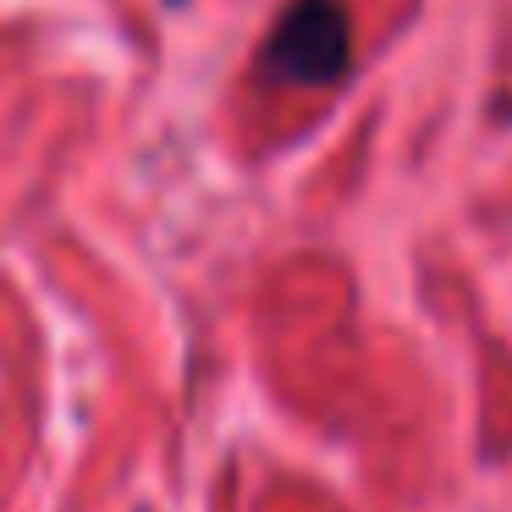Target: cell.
Returning a JSON list of instances; mask_svg holds the SVG:
<instances>
[{
  "mask_svg": "<svg viewBox=\"0 0 512 512\" xmlns=\"http://www.w3.org/2000/svg\"><path fill=\"white\" fill-rule=\"evenodd\" d=\"M347 12L342 0H292L265 39V67L287 83H336L347 72Z\"/></svg>",
  "mask_w": 512,
  "mask_h": 512,
  "instance_id": "obj_1",
  "label": "cell"
}]
</instances>
